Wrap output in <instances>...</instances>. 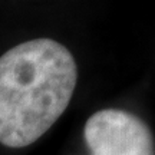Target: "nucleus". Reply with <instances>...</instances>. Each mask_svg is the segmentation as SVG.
Listing matches in <instances>:
<instances>
[{
    "label": "nucleus",
    "instance_id": "f03ea898",
    "mask_svg": "<svg viewBox=\"0 0 155 155\" xmlns=\"http://www.w3.org/2000/svg\"><path fill=\"white\" fill-rule=\"evenodd\" d=\"M83 138L92 155H155L150 127L121 109L95 112L85 124Z\"/></svg>",
    "mask_w": 155,
    "mask_h": 155
},
{
    "label": "nucleus",
    "instance_id": "f257e3e1",
    "mask_svg": "<svg viewBox=\"0 0 155 155\" xmlns=\"http://www.w3.org/2000/svg\"><path fill=\"white\" fill-rule=\"evenodd\" d=\"M76 82L75 58L53 39H32L0 56V144L36 142L66 111Z\"/></svg>",
    "mask_w": 155,
    "mask_h": 155
}]
</instances>
